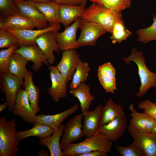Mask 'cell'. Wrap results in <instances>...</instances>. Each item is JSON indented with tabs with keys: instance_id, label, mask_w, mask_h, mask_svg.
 Wrapping results in <instances>:
<instances>
[{
	"instance_id": "6da1fadb",
	"label": "cell",
	"mask_w": 156,
	"mask_h": 156,
	"mask_svg": "<svg viewBox=\"0 0 156 156\" xmlns=\"http://www.w3.org/2000/svg\"><path fill=\"white\" fill-rule=\"evenodd\" d=\"M92 3L86 8L81 18L97 23L111 34L115 23L123 20L121 12L109 9L100 3Z\"/></svg>"
},
{
	"instance_id": "7a4b0ae2",
	"label": "cell",
	"mask_w": 156,
	"mask_h": 156,
	"mask_svg": "<svg viewBox=\"0 0 156 156\" xmlns=\"http://www.w3.org/2000/svg\"><path fill=\"white\" fill-rule=\"evenodd\" d=\"M112 142L99 131L92 135L86 137L83 141L70 143L63 149V156H76L91 151L100 150L109 153Z\"/></svg>"
},
{
	"instance_id": "3957f363",
	"label": "cell",
	"mask_w": 156,
	"mask_h": 156,
	"mask_svg": "<svg viewBox=\"0 0 156 156\" xmlns=\"http://www.w3.org/2000/svg\"><path fill=\"white\" fill-rule=\"evenodd\" d=\"M123 60L128 65H130L131 62H133L137 66L141 85L136 96L141 97L149 89L156 87V73L152 72L147 67L145 58L142 52L139 51L136 48L133 47L131 51L130 55L123 57Z\"/></svg>"
},
{
	"instance_id": "277c9868",
	"label": "cell",
	"mask_w": 156,
	"mask_h": 156,
	"mask_svg": "<svg viewBox=\"0 0 156 156\" xmlns=\"http://www.w3.org/2000/svg\"><path fill=\"white\" fill-rule=\"evenodd\" d=\"M17 125L14 119L8 121L5 116L0 118V156H14L18 154L19 142L16 135Z\"/></svg>"
},
{
	"instance_id": "5b68a950",
	"label": "cell",
	"mask_w": 156,
	"mask_h": 156,
	"mask_svg": "<svg viewBox=\"0 0 156 156\" xmlns=\"http://www.w3.org/2000/svg\"><path fill=\"white\" fill-rule=\"evenodd\" d=\"M79 28L81 33L77 41L81 47L95 46L98 38L107 32L99 25L81 18Z\"/></svg>"
},
{
	"instance_id": "8992f818",
	"label": "cell",
	"mask_w": 156,
	"mask_h": 156,
	"mask_svg": "<svg viewBox=\"0 0 156 156\" xmlns=\"http://www.w3.org/2000/svg\"><path fill=\"white\" fill-rule=\"evenodd\" d=\"M0 80L1 90L5 94L8 110L11 112L15 104L17 92L23 84V79L8 73L0 74Z\"/></svg>"
},
{
	"instance_id": "52a82bcc",
	"label": "cell",
	"mask_w": 156,
	"mask_h": 156,
	"mask_svg": "<svg viewBox=\"0 0 156 156\" xmlns=\"http://www.w3.org/2000/svg\"><path fill=\"white\" fill-rule=\"evenodd\" d=\"M81 18H78L70 26L65 27L63 32H55V39L60 51L76 49L80 47L76 39V33Z\"/></svg>"
},
{
	"instance_id": "ba28073f",
	"label": "cell",
	"mask_w": 156,
	"mask_h": 156,
	"mask_svg": "<svg viewBox=\"0 0 156 156\" xmlns=\"http://www.w3.org/2000/svg\"><path fill=\"white\" fill-rule=\"evenodd\" d=\"M83 117L81 114L76 115L68 121L64 126L63 134L60 141L62 150L72 142L84 136L81 124Z\"/></svg>"
},
{
	"instance_id": "9c48e42d",
	"label": "cell",
	"mask_w": 156,
	"mask_h": 156,
	"mask_svg": "<svg viewBox=\"0 0 156 156\" xmlns=\"http://www.w3.org/2000/svg\"><path fill=\"white\" fill-rule=\"evenodd\" d=\"M60 28L59 23H55L45 28L38 30L14 29L8 27L5 30L15 35L17 39L18 44L20 46L36 45L35 40L40 35L50 31L57 32Z\"/></svg>"
},
{
	"instance_id": "30bf717a",
	"label": "cell",
	"mask_w": 156,
	"mask_h": 156,
	"mask_svg": "<svg viewBox=\"0 0 156 156\" xmlns=\"http://www.w3.org/2000/svg\"><path fill=\"white\" fill-rule=\"evenodd\" d=\"M11 112L14 115L21 117L23 120L30 123L35 124L36 121L34 113L24 89L20 88L18 90L15 104Z\"/></svg>"
},
{
	"instance_id": "8fae6325",
	"label": "cell",
	"mask_w": 156,
	"mask_h": 156,
	"mask_svg": "<svg viewBox=\"0 0 156 156\" xmlns=\"http://www.w3.org/2000/svg\"><path fill=\"white\" fill-rule=\"evenodd\" d=\"M80 55L76 49L64 51L59 63L55 66L66 81H71L79 61Z\"/></svg>"
},
{
	"instance_id": "7c38bea8",
	"label": "cell",
	"mask_w": 156,
	"mask_h": 156,
	"mask_svg": "<svg viewBox=\"0 0 156 156\" xmlns=\"http://www.w3.org/2000/svg\"><path fill=\"white\" fill-rule=\"evenodd\" d=\"M128 132L133 141L143 152L145 156H156V134L139 131L129 126Z\"/></svg>"
},
{
	"instance_id": "4fadbf2b",
	"label": "cell",
	"mask_w": 156,
	"mask_h": 156,
	"mask_svg": "<svg viewBox=\"0 0 156 156\" xmlns=\"http://www.w3.org/2000/svg\"><path fill=\"white\" fill-rule=\"evenodd\" d=\"M48 69L50 72L51 86L48 89V92L53 102L57 103L60 99L66 97L67 82L56 66H49Z\"/></svg>"
},
{
	"instance_id": "5bb4252c",
	"label": "cell",
	"mask_w": 156,
	"mask_h": 156,
	"mask_svg": "<svg viewBox=\"0 0 156 156\" xmlns=\"http://www.w3.org/2000/svg\"><path fill=\"white\" fill-rule=\"evenodd\" d=\"M20 12L33 21L39 29L47 27L48 23L37 8L35 3L25 0H14Z\"/></svg>"
},
{
	"instance_id": "9a60e30c",
	"label": "cell",
	"mask_w": 156,
	"mask_h": 156,
	"mask_svg": "<svg viewBox=\"0 0 156 156\" xmlns=\"http://www.w3.org/2000/svg\"><path fill=\"white\" fill-rule=\"evenodd\" d=\"M55 32L52 31L45 32L38 36L35 40L36 45L51 64H53L55 61L54 52L60 53L55 39Z\"/></svg>"
},
{
	"instance_id": "2e32d148",
	"label": "cell",
	"mask_w": 156,
	"mask_h": 156,
	"mask_svg": "<svg viewBox=\"0 0 156 156\" xmlns=\"http://www.w3.org/2000/svg\"><path fill=\"white\" fill-rule=\"evenodd\" d=\"M125 115L117 117L111 122L100 125L99 131L111 141L116 142L121 138L127 127Z\"/></svg>"
},
{
	"instance_id": "e0dca14e",
	"label": "cell",
	"mask_w": 156,
	"mask_h": 156,
	"mask_svg": "<svg viewBox=\"0 0 156 156\" xmlns=\"http://www.w3.org/2000/svg\"><path fill=\"white\" fill-rule=\"evenodd\" d=\"M18 53L28 60L32 61V69L35 71L39 70L44 64L49 65V63L42 52L37 45L20 46L14 51Z\"/></svg>"
},
{
	"instance_id": "ac0fdd59",
	"label": "cell",
	"mask_w": 156,
	"mask_h": 156,
	"mask_svg": "<svg viewBox=\"0 0 156 156\" xmlns=\"http://www.w3.org/2000/svg\"><path fill=\"white\" fill-rule=\"evenodd\" d=\"M129 108L131 112V117L129 126L141 132L151 133L156 125V121L144 112H138L133 104L129 105Z\"/></svg>"
},
{
	"instance_id": "d6986e66",
	"label": "cell",
	"mask_w": 156,
	"mask_h": 156,
	"mask_svg": "<svg viewBox=\"0 0 156 156\" xmlns=\"http://www.w3.org/2000/svg\"><path fill=\"white\" fill-rule=\"evenodd\" d=\"M103 108L99 104L93 111L87 109L82 112L84 118L82 129L86 137H90L99 131Z\"/></svg>"
},
{
	"instance_id": "ffe728a7",
	"label": "cell",
	"mask_w": 156,
	"mask_h": 156,
	"mask_svg": "<svg viewBox=\"0 0 156 156\" xmlns=\"http://www.w3.org/2000/svg\"><path fill=\"white\" fill-rule=\"evenodd\" d=\"M97 76L101 85L106 92L113 94L117 89L116 71L112 63L107 62L99 66Z\"/></svg>"
},
{
	"instance_id": "44dd1931",
	"label": "cell",
	"mask_w": 156,
	"mask_h": 156,
	"mask_svg": "<svg viewBox=\"0 0 156 156\" xmlns=\"http://www.w3.org/2000/svg\"><path fill=\"white\" fill-rule=\"evenodd\" d=\"M78 103L74 104L71 108L68 109L58 114L52 115L44 114L36 115V123L43 124L52 129L57 127L62 122L70 115L76 112L79 108Z\"/></svg>"
},
{
	"instance_id": "7402d4cb",
	"label": "cell",
	"mask_w": 156,
	"mask_h": 156,
	"mask_svg": "<svg viewBox=\"0 0 156 156\" xmlns=\"http://www.w3.org/2000/svg\"><path fill=\"white\" fill-rule=\"evenodd\" d=\"M0 29L7 27L14 29H33L34 23L21 12L4 18L0 17Z\"/></svg>"
},
{
	"instance_id": "603a6c76",
	"label": "cell",
	"mask_w": 156,
	"mask_h": 156,
	"mask_svg": "<svg viewBox=\"0 0 156 156\" xmlns=\"http://www.w3.org/2000/svg\"><path fill=\"white\" fill-rule=\"evenodd\" d=\"M86 3L72 5H60L59 11L60 23L66 27L83 14Z\"/></svg>"
},
{
	"instance_id": "cb8c5ba5",
	"label": "cell",
	"mask_w": 156,
	"mask_h": 156,
	"mask_svg": "<svg viewBox=\"0 0 156 156\" xmlns=\"http://www.w3.org/2000/svg\"><path fill=\"white\" fill-rule=\"evenodd\" d=\"M64 126L61 123L54 129L52 135L39 138V144L47 147L51 156H63L60 145V139L62 135Z\"/></svg>"
},
{
	"instance_id": "d4e9b609",
	"label": "cell",
	"mask_w": 156,
	"mask_h": 156,
	"mask_svg": "<svg viewBox=\"0 0 156 156\" xmlns=\"http://www.w3.org/2000/svg\"><path fill=\"white\" fill-rule=\"evenodd\" d=\"M32 77V72L28 71L24 77L23 85L32 108L36 114L41 110L38 105L40 92L38 87L33 82Z\"/></svg>"
},
{
	"instance_id": "484cf974",
	"label": "cell",
	"mask_w": 156,
	"mask_h": 156,
	"mask_svg": "<svg viewBox=\"0 0 156 156\" xmlns=\"http://www.w3.org/2000/svg\"><path fill=\"white\" fill-rule=\"evenodd\" d=\"M125 115L123 107L115 103L112 99L106 102L102 110L99 125L109 123L116 118Z\"/></svg>"
},
{
	"instance_id": "4316f807",
	"label": "cell",
	"mask_w": 156,
	"mask_h": 156,
	"mask_svg": "<svg viewBox=\"0 0 156 156\" xmlns=\"http://www.w3.org/2000/svg\"><path fill=\"white\" fill-rule=\"evenodd\" d=\"M35 4L48 23L49 26L55 23H60L59 14V4L53 0L47 2L35 3Z\"/></svg>"
},
{
	"instance_id": "83f0119b",
	"label": "cell",
	"mask_w": 156,
	"mask_h": 156,
	"mask_svg": "<svg viewBox=\"0 0 156 156\" xmlns=\"http://www.w3.org/2000/svg\"><path fill=\"white\" fill-rule=\"evenodd\" d=\"M90 90L88 85L85 82H81L76 88L69 90V92L79 100L82 112L89 110L94 99V96L90 92Z\"/></svg>"
},
{
	"instance_id": "f1b7e54d",
	"label": "cell",
	"mask_w": 156,
	"mask_h": 156,
	"mask_svg": "<svg viewBox=\"0 0 156 156\" xmlns=\"http://www.w3.org/2000/svg\"><path fill=\"white\" fill-rule=\"evenodd\" d=\"M54 129L48 126L40 123H36L31 129L24 131H16V137L18 141L29 137L36 136L39 138H43L51 135Z\"/></svg>"
},
{
	"instance_id": "f546056e",
	"label": "cell",
	"mask_w": 156,
	"mask_h": 156,
	"mask_svg": "<svg viewBox=\"0 0 156 156\" xmlns=\"http://www.w3.org/2000/svg\"><path fill=\"white\" fill-rule=\"evenodd\" d=\"M29 60L20 54L14 52L12 54L9 65L10 73L24 79L28 71L26 66Z\"/></svg>"
},
{
	"instance_id": "4dcf8cb0",
	"label": "cell",
	"mask_w": 156,
	"mask_h": 156,
	"mask_svg": "<svg viewBox=\"0 0 156 156\" xmlns=\"http://www.w3.org/2000/svg\"><path fill=\"white\" fill-rule=\"evenodd\" d=\"M90 68L86 62L81 60L73 75L72 80L69 84L70 90L76 88L81 82H85L89 75Z\"/></svg>"
},
{
	"instance_id": "1f68e13d",
	"label": "cell",
	"mask_w": 156,
	"mask_h": 156,
	"mask_svg": "<svg viewBox=\"0 0 156 156\" xmlns=\"http://www.w3.org/2000/svg\"><path fill=\"white\" fill-rule=\"evenodd\" d=\"M110 38L112 43L115 44L118 42L121 44L124 40L131 35L132 31L126 29L123 20L116 22L114 24Z\"/></svg>"
},
{
	"instance_id": "d6a6232c",
	"label": "cell",
	"mask_w": 156,
	"mask_h": 156,
	"mask_svg": "<svg viewBox=\"0 0 156 156\" xmlns=\"http://www.w3.org/2000/svg\"><path fill=\"white\" fill-rule=\"evenodd\" d=\"M153 23L151 26L138 29L136 31L139 36V42L146 44L152 40H156V14H153Z\"/></svg>"
},
{
	"instance_id": "836d02e7",
	"label": "cell",
	"mask_w": 156,
	"mask_h": 156,
	"mask_svg": "<svg viewBox=\"0 0 156 156\" xmlns=\"http://www.w3.org/2000/svg\"><path fill=\"white\" fill-rule=\"evenodd\" d=\"M132 0H90L91 2L101 4L107 8L118 12H121L130 7Z\"/></svg>"
},
{
	"instance_id": "e575fe53",
	"label": "cell",
	"mask_w": 156,
	"mask_h": 156,
	"mask_svg": "<svg viewBox=\"0 0 156 156\" xmlns=\"http://www.w3.org/2000/svg\"><path fill=\"white\" fill-rule=\"evenodd\" d=\"M18 44H16L6 49L0 51V74H4L9 72V63L12 54L18 48Z\"/></svg>"
},
{
	"instance_id": "d590c367",
	"label": "cell",
	"mask_w": 156,
	"mask_h": 156,
	"mask_svg": "<svg viewBox=\"0 0 156 156\" xmlns=\"http://www.w3.org/2000/svg\"><path fill=\"white\" fill-rule=\"evenodd\" d=\"M20 12L13 0H0V17L5 18Z\"/></svg>"
},
{
	"instance_id": "8d00e7d4",
	"label": "cell",
	"mask_w": 156,
	"mask_h": 156,
	"mask_svg": "<svg viewBox=\"0 0 156 156\" xmlns=\"http://www.w3.org/2000/svg\"><path fill=\"white\" fill-rule=\"evenodd\" d=\"M116 148L121 156H145L143 151L134 141L128 146L117 145Z\"/></svg>"
},
{
	"instance_id": "74e56055",
	"label": "cell",
	"mask_w": 156,
	"mask_h": 156,
	"mask_svg": "<svg viewBox=\"0 0 156 156\" xmlns=\"http://www.w3.org/2000/svg\"><path fill=\"white\" fill-rule=\"evenodd\" d=\"M17 44V38L13 34L5 30L0 29V48H8Z\"/></svg>"
},
{
	"instance_id": "f35d334b",
	"label": "cell",
	"mask_w": 156,
	"mask_h": 156,
	"mask_svg": "<svg viewBox=\"0 0 156 156\" xmlns=\"http://www.w3.org/2000/svg\"><path fill=\"white\" fill-rule=\"evenodd\" d=\"M138 107L143 109V112L156 121V103L148 99L145 100L139 103Z\"/></svg>"
},
{
	"instance_id": "ab89813d",
	"label": "cell",
	"mask_w": 156,
	"mask_h": 156,
	"mask_svg": "<svg viewBox=\"0 0 156 156\" xmlns=\"http://www.w3.org/2000/svg\"><path fill=\"white\" fill-rule=\"evenodd\" d=\"M59 5H78L86 3L89 0H53Z\"/></svg>"
},
{
	"instance_id": "60d3db41",
	"label": "cell",
	"mask_w": 156,
	"mask_h": 156,
	"mask_svg": "<svg viewBox=\"0 0 156 156\" xmlns=\"http://www.w3.org/2000/svg\"><path fill=\"white\" fill-rule=\"evenodd\" d=\"M108 153L100 150H96L89 153L79 155L77 156H107Z\"/></svg>"
},
{
	"instance_id": "b9f144b4",
	"label": "cell",
	"mask_w": 156,
	"mask_h": 156,
	"mask_svg": "<svg viewBox=\"0 0 156 156\" xmlns=\"http://www.w3.org/2000/svg\"><path fill=\"white\" fill-rule=\"evenodd\" d=\"M32 2L34 3L47 2L53 1V0H25Z\"/></svg>"
},
{
	"instance_id": "7bdbcfd3",
	"label": "cell",
	"mask_w": 156,
	"mask_h": 156,
	"mask_svg": "<svg viewBox=\"0 0 156 156\" xmlns=\"http://www.w3.org/2000/svg\"><path fill=\"white\" fill-rule=\"evenodd\" d=\"M39 156H49L48 153L46 151L44 150H41L38 153Z\"/></svg>"
},
{
	"instance_id": "ee69618b",
	"label": "cell",
	"mask_w": 156,
	"mask_h": 156,
	"mask_svg": "<svg viewBox=\"0 0 156 156\" xmlns=\"http://www.w3.org/2000/svg\"><path fill=\"white\" fill-rule=\"evenodd\" d=\"M8 103L6 101L1 104L0 105V112H2L5 108L8 107Z\"/></svg>"
},
{
	"instance_id": "f6af8a7d",
	"label": "cell",
	"mask_w": 156,
	"mask_h": 156,
	"mask_svg": "<svg viewBox=\"0 0 156 156\" xmlns=\"http://www.w3.org/2000/svg\"><path fill=\"white\" fill-rule=\"evenodd\" d=\"M151 133L156 134V125L153 128Z\"/></svg>"
},
{
	"instance_id": "bcb514c9",
	"label": "cell",
	"mask_w": 156,
	"mask_h": 156,
	"mask_svg": "<svg viewBox=\"0 0 156 156\" xmlns=\"http://www.w3.org/2000/svg\"><path fill=\"white\" fill-rule=\"evenodd\" d=\"M13 1L14 0H13Z\"/></svg>"
},
{
	"instance_id": "7dc6e473",
	"label": "cell",
	"mask_w": 156,
	"mask_h": 156,
	"mask_svg": "<svg viewBox=\"0 0 156 156\" xmlns=\"http://www.w3.org/2000/svg\"></svg>"
}]
</instances>
